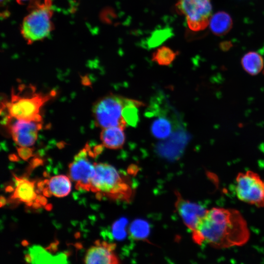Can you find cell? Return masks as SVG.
<instances>
[{
  "mask_svg": "<svg viewBox=\"0 0 264 264\" xmlns=\"http://www.w3.org/2000/svg\"><path fill=\"white\" fill-rule=\"evenodd\" d=\"M41 205H42L40 203L36 201L35 202H33L32 206L34 208L36 209L40 207Z\"/></svg>",
  "mask_w": 264,
  "mask_h": 264,
  "instance_id": "cell-25",
  "label": "cell"
},
{
  "mask_svg": "<svg viewBox=\"0 0 264 264\" xmlns=\"http://www.w3.org/2000/svg\"><path fill=\"white\" fill-rule=\"evenodd\" d=\"M47 184L52 194L58 198L66 196L71 191V182L69 177L65 175L52 177L48 180Z\"/></svg>",
  "mask_w": 264,
  "mask_h": 264,
  "instance_id": "cell-16",
  "label": "cell"
},
{
  "mask_svg": "<svg viewBox=\"0 0 264 264\" xmlns=\"http://www.w3.org/2000/svg\"><path fill=\"white\" fill-rule=\"evenodd\" d=\"M149 232L148 224L144 221L137 220L131 225L130 233L132 237L142 239L147 237Z\"/></svg>",
  "mask_w": 264,
  "mask_h": 264,
  "instance_id": "cell-20",
  "label": "cell"
},
{
  "mask_svg": "<svg viewBox=\"0 0 264 264\" xmlns=\"http://www.w3.org/2000/svg\"><path fill=\"white\" fill-rule=\"evenodd\" d=\"M55 96V92L48 93H35L31 95H21L12 92L11 99L4 104L10 119L42 121L40 113L43 105Z\"/></svg>",
  "mask_w": 264,
  "mask_h": 264,
  "instance_id": "cell-5",
  "label": "cell"
},
{
  "mask_svg": "<svg viewBox=\"0 0 264 264\" xmlns=\"http://www.w3.org/2000/svg\"><path fill=\"white\" fill-rule=\"evenodd\" d=\"M94 164L95 172L90 190L96 193L98 198L105 197L128 202L132 200L134 189L129 177L109 164L94 162Z\"/></svg>",
  "mask_w": 264,
  "mask_h": 264,
  "instance_id": "cell-3",
  "label": "cell"
},
{
  "mask_svg": "<svg viewBox=\"0 0 264 264\" xmlns=\"http://www.w3.org/2000/svg\"><path fill=\"white\" fill-rule=\"evenodd\" d=\"M6 203V199L4 197H3V196H1L0 197V207H2L3 206H4Z\"/></svg>",
  "mask_w": 264,
  "mask_h": 264,
  "instance_id": "cell-24",
  "label": "cell"
},
{
  "mask_svg": "<svg viewBox=\"0 0 264 264\" xmlns=\"http://www.w3.org/2000/svg\"><path fill=\"white\" fill-rule=\"evenodd\" d=\"M116 244L106 241H96L95 245L87 251L84 259L86 264H117L120 260L114 250Z\"/></svg>",
  "mask_w": 264,
  "mask_h": 264,
  "instance_id": "cell-11",
  "label": "cell"
},
{
  "mask_svg": "<svg viewBox=\"0 0 264 264\" xmlns=\"http://www.w3.org/2000/svg\"><path fill=\"white\" fill-rule=\"evenodd\" d=\"M209 25L212 33L218 36H221L231 30L233 22L228 13L219 11L211 17Z\"/></svg>",
  "mask_w": 264,
  "mask_h": 264,
  "instance_id": "cell-15",
  "label": "cell"
},
{
  "mask_svg": "<svg viewBox=\"0 0 264 264\" xmlns=\"http://www.w3.org/2000/svg\"><path fill=\"white\" fill-rule=\"evenodd\" d=\"M13 188L11 186H8L7 187V188H6V191H7V192H11L12 191H13Z\"/></svg>",
  "mask_w": 264,
  "mask_h": 264,
  "instance_id": "cell-26",
  "label": "cell"
},
{
  "mask_svg": "<svg viewBox=\"0 0 264 264\" xmlns=\"http://www.w3.org/2000/svg\"><path fill=\"white\" fill-rule=\"evenodd\" d=\"M8 0H0L1 3L5 4L6 2H7Z\"/></svg>",
  "mask_w": 264,
  "mask_h": 264,
  "instance_id": "cell-28",
  "label": "cell"
},
{
  "mask_svg": "<svg viewBox=\"0 0 264 264\" xmlns=\"http://www.w3.org/2000/svg\"><path fill=\"white\" fill-rule=\"evenodd\" d=\"M235 192L242 201L264 207V180L252 171L239 173L236 178Z\"/></svg>",
  "mask_w": 264,
  "mask_h": 264,
  "instance_id": "cell-6",
  "label": "cell"
},
{
  "mask_svg": "<svg viewBox=\"0 0 264 264\" xmlns=\"http://www.w3.org/2000/svg\"><path fill=\"white\" fill-rule=\"evenodd\" d=\"M175 206L185 226L192 231L195 229L207 209L197 203L184 199L177 191L175 192Z\"/></svg>",
  "mask_w": 264,
  "mask_h": 264,
  "instance_id": "cell-10",
  "label": "cell"
},
{
  "mask_svg": "<svg viewBox=\"0 0 264 264\" xmlns=\"http://www.w3.org/2000/svg\"><path fill=\"white\" fill-rule=\"evenodd\" d=\"M177 53L170 48L163 46L153 54L152 60L160 66H169L176 58Z\"/></svg>",
  "mask_w": 264,
  "mask_h": 264,
  "instance_id": "cell-19",
  "label": "cell"
},
{
  "mask_svg": "<svg viewBox=\"0 0 264 264\" xmlns=\"http://www.w3.org/2000/svg\"><path fill=\"white\" fill-rule=\"evenodd\" d=\"M144 105L137 100L110 94L99 99L92 112L96 126L102 129L113 126L125 129L134 126L138 120V108Z\"/></svg>",
  "mask_w": 264,
  "mask_h": 264,
  "instance_id": "cell-2",
  "label": "cell"
},
{
  "mask_svg": "<svg viewBox=\"0 0 264 264\" xmlns=\"http://www.w3.org/2000/svg\"><path fill=\"white\" fill-rule=\"evenodd\" d=\"M35 201L40 203L42 205H46L47 203V199L44 197L39 195L37 196Z\"/></svg>",
  "mask_w": 264,
  "mask_h": 264,
  "instance_id": "cell-22",
  "label": "cell"
},
{
  "mask_svg": "<svg viewBox=\"0 0 264 264\" xmlns=\"http://www.w3.org/2000/svg\"><path fill=\"white\" fill-rule=\"evenodd\" d=\"M192 238L198 245L207 243L215 248H228L245 244L250 231L239 211L213 207L207 210L192 231Z\"/></svg>",
  "mask_w": 264,
  "mask_h": 264,
  "instance_id": "cell-1",
  "label": "cell"
},
{
  "mask_svg": "<svg viewBox=\"0 0 264 264\" xmlns=\"http://www.w3.org/2000/svg\"><path fill=\"white\" fill-rule=\"evenodd\" d=\"M43 193L44 195L47 197H50L52 195L48 187H44L43 190Z\"/></svg>",
  "mask_w": 264,
  "mask_h": 264,
  "instance_id": "cell-23",
  "label": "cell"
},
{
  "mask_svg": "<svg viewBox=\"0 0 264 264\" xmlns=\"http://www.w3.org/2000/svg\"><path fill=\"white\" fill-rule=\"evenodd\" d=\"M19 2H22V1H25L26 0H18Z\"/></svg>",
  "mask_w": 264,
  "mask_h": 264,
  "instance_id": "cell-29",
  "label": "cell"
},
{
  "mask_svg": "<svg viewBox=\"0 0 264 264\" xmlns=\"http://www.w3.org/2000/svg\"><path fill=\"white\" fill-rule=\"evenodd\" d=\"M8 123L9 131L15 143L20 147L33 146L42 127V121L16 119Z\"/></svg>",
  "mask_w": 264,
  "mask_h": 264,
  "instance_id": "cell-9",
  "label": "cell"
},
{
  "mask_svg": "<svg viewBox=\"0 0 264 264\" xmlns=\"http://www.w3.org/2000/svg\"><path fill=\"white\" fill-rule=\"evenodd\" d=\"M18 152L20 157L24 160H27L32 156V151L29 147H20Z\"/></svg>",
  "mask_w": 264,
  "mask_h": 264,
  "instance_id": "cell-21",
  "label": "cell"
},
{
  "mask_svg": "<svg viewBox=\"0 0 264 264\" xmlns=\"http://www.w3.org/2000/svg\"><path fill=\"white\" fill-rule=\"evenodd\" d=\"M176 8L185 16L189 28L194 31L205 29L212 16L210 0H177Z\"/></svg>",
  "mask_w": 264,
  "mask_h": 264,
  "instance_id": "cell-7",
  "label": "cell"
},
{
  "mask_svg": "<svg viewBox=\"0 0 264 264\" xmlns=\"http://www.w3.org/2000/svg\"><path fill=\"white\" fill-rule=\"evenodd\" d=\"M124 130V128L119 126L102 129L100 137L103 145L110 149L122 148L126 140Z\"/></svg>",
  "mask_w": 264,
  "mask_h": 264,
  "instance_id": "cell-12",
  "label": "cell"
},
{
  "mask_svg": "<svg viewBox=\"0 0 264 264\" xmlns=\"http://www.w3.org/2000/svg\"><path fill=\"white\" fill-rule=\"evenodd\" d=\"M88 147L83 149L74 157L69 164V176L76 183L78 190L90 191V182L95 174L94 163L88 158Z\"/></svg>",
  "mask_w": 264,
  "mask_h": 264,
  "instance_id": "cell-8",
  "label": "cell"
},
{
  "mask_svg": "<svg viewBox=\"0 0 264 264\" xmlns=\"http://www.w3.org/2000/svg\"><path fill=\"white\" fill-rule=\"evenodd\" d=\"M16 179V188L11 198L26 203L36 199L37 196L34 190L35 182L30 181L24 178L18 177L14 176Z\"/></svg>",
  "mask_w": 264,
  "mask_h": 264,
  "instance_id": "cell-13",
  "label": "cell"
},
{
  "mask_svg": "<svg viewBox=\"0 0 264 264\" xmlns=\"http://www.w3.org/2000/svg\"><path fill=\"white\" fill-rule=\"evenodd\" d=\"M151 129L153 135L155 138L164 139L171 134L172 125L168 119L160 117L153 121Z\"/></svg>",
  "mask_w": 264,
  "mask_h": 264,
  "instance_id": "cell-18",
  "label": "cell"
},
{
  "mask_svg": "<svg viewBox=\"0 0 264 264\" xmlns=\"http://www.w3.org/2000/svg\"><path fill=\"white\" fill-rule=\"evenodd\" d=\"M241 64L243 69L251 75H256L261 72L264 66L263 57L255 51L245 54L242 58Z\"/></svg>",
  "mask_w": 264,
  "mask_h": 264,
  "instance_id": "cell-17",
  "label": "cell"
},
{
  "mask_svg": "<svg viewBox=\"0 0 264 264\" xmlns=\"http://www.w3.org/2000/svg\"><path fill=\"white\" fill-rule=\"evenodd\" d=\"M52 205L50 204L46 205L45 209L46 210H50L51 209Z\"/></svg>",
  "mask_w": 264,
  "mask_h": 264,
  "instance_id": "cell-27",
  "label": "cell"
},
{
  "mask_svg": "<svg viewBox=\"0 0 264 264\" xmlns=\"http://www.w3.org/2000/svg\"><path fill=\"white\" fill-rule=\"evenodd\" d=\"M25 260L32 263H66V255L60 254L55 256L46 251L40 246H33L25 256Z\"/></svg>",
  "mask_w": 264,
  "mask_h": 264,
  "instance_id": "cell-14",
  "label": "cell"
},
{
  "mask_svg": "<svg viewBox=\"0 0 264 264\" xmlns=\"http://www.w3.org/2000/svg\"><path fill=\"white\" fill-rule=\"evenodd\" d=\"M31 6L21 26L22 34L29 43L47 37L53 27L51 21L53 12L50 0H44L43 2L35 1Z\"/></svg>",
  "mask_w": 264,
  "mask_h": 264,
  "instance_id": "cell-4",
  "label": "cell"
}]
</instances>
